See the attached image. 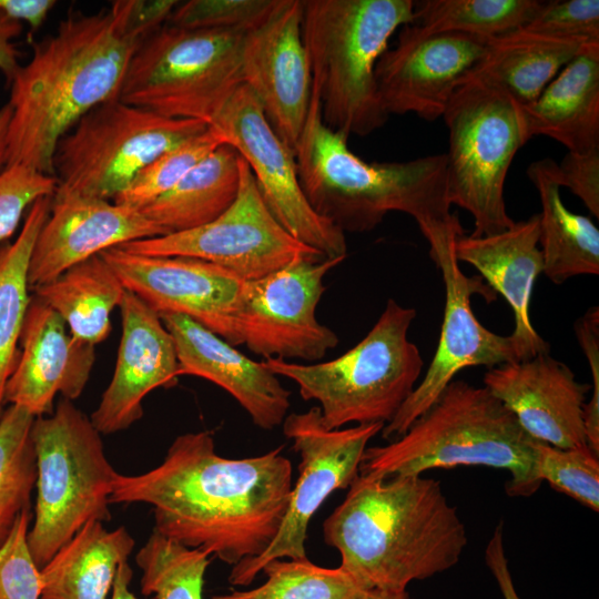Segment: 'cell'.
<instances>
[{
    "label": "cell",
    "instance_id": "obj_8",
    "mask_svg": "<svg viewBox=\"0 0 599 599\" xmlns=\"http://www.w3.org/2000/svg\"><path fill=\"white\" fill-rule=\"evenodd\" d=\"M31 437L37 480L28 545L41 569L88 521H108L113 483L100 432L72 400L35 417Z\"/></svg>",
    "mask_w": 599,
    "mask_h": 599
},
{
    "label": "cell",
    "instance_id": "obj_21",
    "mask_svg": "<svg viewBox=\"0 0 599 599\" xmlns=\"http://www.w3.org/2000/svg\"><path fill=\"white\" fill-rule=\"evenodd\" d=\"M484 386L535 439L565 449L588 446L583 408L591 386L550 353L488 368Z\"/></svg>",
    "mask_w": 599,
    "mask_h": 599
},
{
    "label": "cell",
    "instance_id": "obj_1",
    "mask_svg": "<svg viewBox=\"0 0 599 599\" xmlns=\"http://www.w3.org/2000/svg\"><path fill=\"white\" fill-rule=\"evenodd\" d=\"M284 446L247 458L216 454L209 430L179 435L163 461L119 474L110 504H146L154 530L229 565L263 554L277 535L293 487Z\"/></svg>",
    "mask_w": 599,
    "mask_h": 599
},
{
    "label": "cell",
    "instance_id": "obj_10",
    "mask_svg": "<svg viewBox=\"0 0 599 599\" xmlns=\"http://www.w3.org/2000/svg\"><path fill=\"white\" fill-rule=\"evenodd\" d=\"M245 32L165 23L134 50L119 99L165 118L197 120L209 126L243 84Z\"/></svg>",
    "mask_w": 599,
    "mask_h": 599
},
{
    "label": "cell",
    "instance_id": "obj_7",
    "mask_svg": "<svg viewBox=\"0 0 599 599\" xmlns=\"http://www.w3.org/2000/svg\"><path fill=\"white\" fill-rule=\"evenodd\" d=\"M415 317V308L388 298L366 336L341 356L308 364L262 362L276 376L294 382L304 400L319 404L327 429L387 424L415 389L424 366L418 347L408 339Z\"/></svg>",
    "mask_w": 599,
    "mask_h": 599
},
{
    "label": "cell",
    "instance_id": "obj_15",
    "mask_svg": "<svg viewBox=\"0 0 599 599\" xmlns=\"http://www.w3.org/2000/svg\"><path fill=\"white\" fill-rule=\"evenodd\" d=\"M345 258H301L263 277L243 281L235 307L240 345L265 358L316 363L338 344L317 321L324 277Z\"/></svg>",
    "mask_w": 599,
    "mask_h": 599
},
{
    "label": "cell",
    "instance_id": "obj_41",
    "mask_svg": "<svg viewBox=\"0 0 599 599\" xmlns=\"http://www.w3.org/2000/svg\"><path fill=\"white\" fill-rule=\"evenodd\" d=\"M524 29L550 38L599 42V1L542 2Z\"/></svg>",
    "mask_w": 599,
    "mask_h": 599
},
{
    "label": "cell",
    "instance_id": "obj_37",
    "mask_svg": "<svg viewBox=\"0 0 599 599\" xmlns=\"http://www.w3.org/2000/svg\"><path fill=\"white\" fill-rule=\"evenodd\" d=\"M223 143L220 133L207 126L199 135L155 158L113 202L142 209L171 190L192 167Z\"/></svg>",
    "mask_w": 599,
    "mask_h": 599
},
{
    "label": "cell",
    "instance_id": "obj_5",
    "mask_svg": "<svg viewBox=\"0 0 599 599\" xmlns=\"http://www.w3.org/2000/svg\"><path fill=\"white\" fill-rule=\"evenodd\" d=\"M538 441L485 386L454 379L402 436L365 449L359 475L387 478L486 466L509 471V496L528 497L542 481Z\"/></svg>",
    "mask_w": 599,
    "mask_h": 599
},
{
    "label": "cell",
    "instance_id": "obj_32",
    "mask_svg": "<svg viewBox=\"0 0 599 599\" xmlns=\"http://www.w3.org/2000/svg\"><path fill=\"white\" fill-rule=\"evenodd\" d=\"M52 196L38 200L27 212L11 243L0 244V419L6 386L16 367L27 308L31 298L28 268L35 238L47 221Z\"/></svg>",
    "mask_w": 599,
    "mask_h": 599
},
{
    "label": "cell",
    "instance_id": "obj_29",
    "mask_svg": "<svg viewBox=\"0 0 599 599\" xmlns=\"http://www.w3.org/2000/svg\"><path fill=\"white\" fill-rule=\"evenodd\" d=\"M590 44L593 43L550 38L521 28L489 39L485 57L470 73L498 84L525 105L535 101L547 84Z\"/></svg>",
    "mask_w": 599,
    "mask_h": 599
},
{
    "label": "cell",
    "instance_id": "obj_23",
    "mask_svg": "<svg viewBox=\"0 0 599 599\" xmlns=\"http://www.w3.org/2000/svg\"><path fill=\"white\" fill-rule=\"evenodd\" d=\"M94 362L95 346L74 338L64 321L31 295L4 402L34 417L50 415L58 394L72 402L81 396Z\"/></svg>",
    "mask_w": 599,
    "mask_h": 599
},
{
    "label": "cell",
    "instance_id": "obj_4",
    "mask_svg": "<svg viewBox=\"0 0 599 599\" xmlns=\"http://www.w3.org/2000/svg\"><path fill=\"white\" fill-rule=\"evenodd\" d=\"M328 128L312 90L295 148L302 190L312 209L344 233L374 230L390 212L412 216L424 237L458 222L447 193L446 153L402 162H366Z\"/></svg>",
    "mask_w": 599,
    "mask_h": 599
},
{
    "label": "cell",
    "instance_id": "obj_17",
    "mask_svg": "<svg viewBox=\"0 0 599 599\" xmlns=\"http://www.w3.org/2000/svg\"><path fill=\"white\" fill-rule=\"evenodd\" d=\"M399 31L396 44L375 68L382 105L388 115L443 118L456 87L485 57L488 40L460 32H428L414 22Z\"/></svg>",
    "mask_w": 599,
    "mask_h": 599
},
{
    "label": "cell",
    "instance_id": "obj_6",
    "mask_svg": "<svg viewBox=\"0 0 599 599\" xmlns=\"http://www.w3.org/2000/svg\"><path fill=\"white\" fill-rule=\"evenodd\" d=\"M413 0H302V37L324 123L366 136L389 115L375 68L392 35L415 20Z\"/></svg>",
    "mask_w": 599,
    "mask_h": 599
},
{
    "label": "cell",
    "instance_id": "obj_34",
    "mask_svg": "<svg viewBox=\"0 0 599 599\" xmlns=\"http://www.w3.org/2000/svg\"><path fill=\"white\" fill-rule=\"evenodd\" d=\"M34 418L26 409L10 405L0 419V547L19 515L31 508L37 480L31 437Z\"/></svg>",
    "mask_w": 599,
    "mask_h": 599
},
{
    "label": "cell",
    "instance_id": "obj_12",
    "mask_svg": "<svg viewBox=\"0 0 599 599\" xmlns=\"http://www.w3.org/2000/svg\"><path fill=\"white\" fill-rule=\"evenodd\" d=\"M282 425L285 437L293 441L301 457L300 475L277 535L263 554L233 566L229 581L234 586L251 585L270 560L308 559L305 540L312 517L333 491L349 487L357 478L368 441L385 424L327 429L319 407L315 406L288 414Z\"/></svg>",
    "mask_w": 599,
    "mask_h": 599
},
{
    "label": "cell",
    "instance_id": "obj_48",
    "mask_svg": "<svg viewBox=\"0 0 599 599\" xmlns=\"http://www.w3.org/2000/svg\"><path fill=\"white\" fill-rule=\"evenodd\" d=\"M11 119V109L8 103L0 108V172L7 166L8 130Z\"/></svg>",
    "mask_w": 599,
    "mask_h": 599
},
{
    "label": "cell",
    "instance_id": "obj_33",
    "mask_svg": "<svg viewBox=\"0 0 599 599\" xmlns=\"http://www.w3.org/2000/svg\"><path fill=\"white\" fill-rule=\"evenodd\" d=\"M541 3L537 0L415 1L414 23L428 32H460L489 40L524 28Z\"/></svg>",
    "mask_w": 599,
    "mask_h": 599
},
{
    "label": "cell",
    "instance_id": "obj_24",
    "mask_svg": "<svg viewBox=\"0 0 599 599\" xmlns=\"http://www.w3.org/2000/svg\"><path fill=\"white\" fill-rule=\"evenodd\" d=\"M160 317L174 342L179 377L197 376L220 386L262 429L271 430L283 424L291 406V392L263 362L251 359L186 316Z\"/></svg>",
    "mask_w": 599,
    "mask_h": 599
},
{
    "label": "cell",
    "instance_id": "obj_36",
    "mask_svg": "<svg viewBox=\"0 0 599 599\" xmlns=\"http://www.w3.org/2000/svg\"><path fill=\"white\" fill-rule=\"evenodd\" d=\"M257 588L212 599H357L365 591L341 566L324 568L305 560L273 559L262 568Z\"/></svg>",
    "mask_w": 599,
    "mask_h": 599
},
{
    "label": "cell",
    "instance_id": "obj_16",
    "mask_svg": "<svg viewBox=\"0 0 599 599\" xmlns=\"http://www.w3.org/2000/svg\"><path fill=\"white\" fill-rule=\"evenodd\" d=\"M209 126L246 162L268 210L294 238L327 258L346 257L345 233L312 209L300 183L295 153L278 138L245 84Z\"/></svg>",
    "mask_w": 599,
    "mask_h": 599
},
{
    "label": "cell",
    "instance_id": "obj_13",
    "mask_svg": "<svg viewBox=\"0 0 599 599\" xmlns=\"http://www.w3.org/2000/svg\"><path fill=\"white\" fill-rule=\"evenodd\" d=\"M118 247L142 255L202 260L242 281L263 277L301 258H327L294 238L274 217L242 158L237 195L215 220L196 229Z\"/></svg>",
    "mask_w": 599,
    "mask_h": 599
},
{
    "label": "cell",
    "instance_id": "obj_38",
    "mask_svg": "<svg viewBox=\"0 0 599 599\" xmlns=\"http://www.w3.org/2000/svg\"><path fill=\"white\" fill-rule=\"evenodd\" d=\"M537 468L552 488L599 511V459L589 446L565 449L538 441Z\"/></svg>",
    "mask_w": 599,
    "mask_h": 599
},
{
    "label": "cell",
    "instance_id": "obj_9",
    "mask_svg": "<svg viewBox=\"0 0 599 599\" xmlns=\"http://www.w3.org/2000/svg\"><path fill=\"white\" fill-rule=\"evenodd\" d=\"M443 119L448 129L447 193L474 219L471 235L500 233L514 224L505 203L511 162L527 143L520 104L498 84L469 73L456 87Z\"/></svg>",
    "mask_w": 599,
    "mask_h": 599
},
{
    "label": "cell",
    "instance_id": "obj_31",
    "mask_svg": "<svg viewBox=\"0 0 599 599\" xmlns=\"http://www.w3.org/2000/svg\"><path fill=\"white\" fill-rule=\"evenodd\" d=\"M31 291L64 321L74 338L95 346L108 338L112 312L126 290L99 254Z\"/></svg>",
    "mask_w": 599,
    "mask_h": 599
},
{
    "label": "cell",
    "instance_id": "obj_46",
    "mask_svg": "<svg viewBox=\"0 0 599 599\" xmlns=\"http://www.w3.org/2000/svg\"><path fill=\"white\" fill-rule=\"evenodd\" d=\"M2 1L0 0V71L10 83L14 73L19 69V52L13 43L22 31L21 22L13 20L2 13Z\"/></svg>",
    "mask_w": 599,
    "mask_h": 599
},
{
    "label": "cell",
    "instance_id": "obj_44",
    "mask_svg": "<svg viewBox=\"0 0 599 599\" xmlns=\"http://www.w3.org/2000/svg\"><path fill=\"white\" fill-rule=\"evenodd\" d=\"M174 0H116L110 11L125 34L139 43L167 22Z\"/></svg>",
    "mask_w": 599,
    "mask_h": 599
},
{
    "label": "cell",
    "instance_id": "obj_3",
    "mask_svg": "<svg viewBox=\"0 0 599 599\" xmlns=\"http://www.w3.org/2000/svg\"><path fill=\"white\" fill-rule=\"evenodd\" d=\"M139 44L110 9L70 17L37 43L10 81L7 165L53 175L58 142L93 108L119 99Z\"/></svg>",
    "mask_w": 599,
    "mask_h": 599
},
{
    "label": "cell",
    "instance_id": "obj_27",
    "mask_svg": "<svg viewBox=\"0 0 599 599\" xmlns=\"http://www.w3.org/2000/svg\"><path fill=\"white\" fill-rule=\"evenodd\" d=\"M134 539L124 527L88 521L40 569V599H106Z\"/></svg>",
    "mask_w": 599,
    "mask_h": 599
},
{
    "label": "cell",
    "instance_id": "obj_35",
    "mask_svg": "<svg viewBox=\"0 0 599 599\" xmlns=\"http://www.w3.org/2000/svg\"><path fill=\"white\" fill-rule=\"evenodd\" d=\"M210 556L153 529L135 556L142 570V593L154 595L156 599H203Z\"/></svg>",
    "mask_w": 599,
    "mask_h": 599
},
{
    "label": "cell",
    "instance_id": "obj_26",
    "mask_svg": "<svg viewBox=\"0 0 599 599\" xmlns=\"http://www.w3.org/2000/svg\"><path fill=\"white\" fill-rule=\"evenodd\" d=\"M520 113L527 140L548 136L577 153L599 149V43L575 57Z\"/></svg>",
    "mask_w": 599,
    "mask_h": 599
},
{
    "label": "cell",
    "instance_id": "obj_30",
    "mask_svg": "<svg viewBox=\"0 0 599 599\" xmlns=\"http://www.w3.org/2000/svg\"><path fill=\"white\" fill-rule=\"evenodd\" d=\"M240 177L241 156L223 143L140 211L167 234L196 229L215 220L234 202Z\"/></svg>",
    "mask_w": 599,
    "mask_h": 599
},
{
    "label": "cell",
    "instance_id": "obj_14",
    "mask_svg": "<svg viewBox=\"0 0 599 599\" xmlns=\"http://www.w3.org/2000/svg\"><path fill=\"white\" fill-rule=\"evenodd\" d=\"M461 224L443 229L426 241L429 255L439 268L445 285V311L438 345L424 378L400 406L380 434L384 439L402 436L426 412L463 369L488 368L519 361L510 335L496 334L476 318L471 295L493 297L478 276L463 273L455 255V242L463 235Z\"/></svg>",
    "mask_w": 599,
    "mask_h": 599
},
{
    "label": "cell",
    "instance_id": "obj_43",
    "mask_svg": "<svg viewBox=\"0 0 599 599\" xmlns=\"http://www.w3.org/2000/svg\"><path fill=\"white\" fill-rule=\"evenodd\" d=\"M576 337L588 359L592 377V395L583 408L587 444L599 455V308L590 307L575 325Z\"/></svg>",
    "mask_w": 599,
    "mask_h": 599
},
{
    "label": "cell",
    "instance_id": "obj_11",
    "mask_svg": "<svg viewBox=\"0 0 599 599\" xmlns=\"http://www.w3.org/2000/svg\"><path fill=\"white\" fill-rule=\"evenodd\" d=\"M206 129L204 122L165 118L120 99L103 102L58 142L55 192L114 200L155 158Z\"/></svg>",
    "mask_w": 599,
    "mask_h": 599
},
{
    "label": "cell",
    "instance_id": "obj_49",
    "mask_svg": "<svg viewBox=\"0 0 599 599\" xmlns=\"http://www.w3.org/2000/svg\"><path fill=\"white\" fill-rule=\"evenodd\" d=\"M357 599H410L407 590L386 591L379 589L365 590Z\"/></svg>",
    "mask_w": 599,
    "mask_h": 599
},
{
    "label": "cell",
    "instance_id": "obj_47",
    "mask_svg": "<svg viewBox=\"0 0 599 599\" xmlns=\"http://www.w3.org/2000/svg\"><path fill=\"white\" fill-rule=\"evenodd\" d=\"M132 569L128 561H123L116 571L111 599H140L130 591V582L132 579Z\"/></svg>",
    "mask_w": 599,
    "mask_h": 599
},
{
    "label": "cell",
    "instance_id": "obj_45",
    "mask_svg": "<svg viewBox=\"0 0 599 599\" xmlns=\"http://www.w3.org/2000/svg\"><path fill=\"white\" fill-rule=\"evenodd\" d=\"M502 524H498L487 544L485 560L496 579L504 599H519L508 568V560L502 540Z\"/></svg>",
    "mask_w": 599,
    "mask_h": 599
},
{
    "label": "cell",
    "instance_id": "obj_40",
    "mask_svg": "<svg viewBox=\"0 0 599 599\" xmlns=\"http://www.w3.org/2000/svg\"><path fill=\"white\" fill-rule=\"evenodd\" d=\"M55 176L23 164L7 165L0 172V244L17 231L26 211L42 197L53 196Z\"/></svg>",
    "mask_w": 599,
    "mask_h": 599
},
{
    "label": "cell",
    "instance_id": "obj_42",
    "mask_svg": "<svg viewBox=\"0 0 599 599\" xmlns=\"http://www.w3.org/2000/svg\"><path fill=\"white\" fill-rule=\"evenodd\" d=\"M552 175L559 187L578 196L595 217H599V149L577 153L568 151L554 163Z\"/></svg>",
    "mask_w": 599,
    "mask_h": 599
},
{
    "label": "cell",
    "instance_id": "obj_2",
    "mask_svg": "<svg viewBox=\"0 0 599 599\" xmlns=\"http://www.w3.org/2000/svg\"><path fill=\"white\" fill-rule=\"evenodd\" d=\"M325 542L365 590H406L453 568L468 539L438 480L358 475L323 524Z\"/></svg>",
    "mask_w": 599,
    "mask_h": 599
},
{
    "label": "cell",
    "instance_id": "obj_19",
    "mask_svg": "<svg viewBox=\"0 0 599 599\" xmlns=\"http://www.w3.org/2000/svg\"><path fill=\"white\" fill-rule=\"evenodd\" d=\"M100 255L125 290L160 316H186L231 345H240L234 316L243 281L234 274L202 260L142 255L120 247Z\"/></svg>",
    "mask_w": 599,
    "mask_h": 599
},
{
    "label": "cell",
    "instance_id": "obj_39",
    "mask_svg": "<svg viewBox=\"0 0 599 599\" xmlns=\"http://www.w3.org/2000/svg\"><path fill=\"white\" fill-rule=\"evenodd\" d=\"M277 0H189L177 2L167 24L190 30L247 31L274 8Z\"/></svg>",
    "mask_w": 599,
    "mask_h": 599
},
{
    "label": "cell",
    "instance_id": "obj_25",
    "mask_svg": "<svg viewBox=\"0 0 599 599\" xmlns=\"http://www.w3.org/2000/svg\"><path fill=\"white\" fill-rule=\"evenodd\" d=\"M539 245V215L514 224L497 234L460 235L455 242L458 262L474 266L512 309L515 328L511 338L519 361L550 353V345L534 328L529 303L536 278L544 263Z\"/></svg>",
    "mask_w": 599,
    "mask_h": 599
},
{
    "label": "cell",
    "instance_id": "obj_20",
    "mask_svg": "<svg viewBox=\"0 0 599 599\" xmlns=\"http://www.w3.org/2000/svg\"><path fill=\"white\" fill-rule=\"evenodd\" d=\"M166 234L138 209L109 200L54 192L49 216L30 256V290L109 248Z\"/></svg>",
    "mask_w": 599,
    "mask_h": 599
},
{
    "label": "cell",
    "instance_id": "obj_22",
    "mask_svg": "<svg viewBox=\"0 0 599 599\" xmlns=\"http://www.w3.org/2000/svg\"><path fill=\"white\" fill-rule=\"evenodd\" d=\"M119 308L122 334L114 373L90 416L101 435L131 427L143 415L145 396L175 386L179 378L174 342L160 315L128 290Z\"/></svg>",
    "mask_w": 599,
    "mask_h": 599
},
{
    "label": "cell",
    "instance_id": "obj_28",
    "mask_svg": "<svg viewBox=\"0 0 599 599\" xmlns=\"http://www.w3.org/2000/svg\"><path fill=\"white\" fill-rule=\"evenodd\" d=\"M554 163L549 158L535 161L527 175L541 205L538 215L542 273L555 284H561L573 276L599 274V230L588 216L566 207L552 175Z\"/></svg>",
    "mask_w": 599,
    "mask_h": 599
},
{
    "label": "cell",
    "instance_id": "obj_18",
    "mask_svg": "<svg viewBox=\"0 0 599 599\" xmlns=\"http://www.w3.org/2000/svg\"><path fill=\"white\" fill-rule=\"evenodd\" d=\"M243 84L278 138L294 152L309 110L312 73L302 37V0H277L247 30L241 50Z\"/></svg>",
    "mask_w": 599,
    "mask_h": 599
}]
</instances>
